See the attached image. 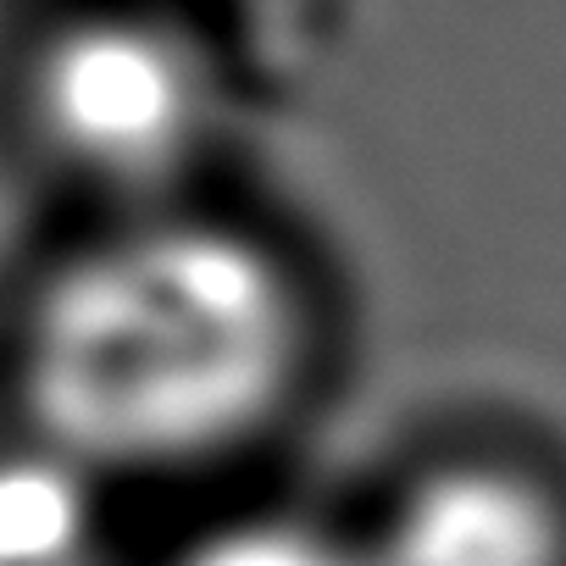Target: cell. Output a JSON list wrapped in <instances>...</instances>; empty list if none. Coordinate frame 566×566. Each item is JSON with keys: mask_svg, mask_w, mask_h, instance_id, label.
<instances>
[{"mask_svg": "<svg viewBox=\"0 0 566 566\" xmlns=\"http://www.w3.org/2000/svg\"><path fill=\"white\" fill-rule=\"evenodd\" d=\"M323 312L295 255L200 200L73 222L0 317L7 433L117 489L250 461L306 406Z\"/></svg>", "mask_w": 566, "mask_h": 566, "instance_id": "obj_1", "label": "cell"}, {"mask_svg": "<svg viewBox=\"0 0 566 566\" xmlns=\"http://www.w3.org/2000/svg\"><path fill=\"white\" fill-rule=\"evenodd\" d=\"M222 123V56L167 0H56L0 56V134L73 222L200 200Z\"/></svg>", "mask_w": 566, "mask_h": 566, "instance_id": "obj_2", "label": "cell"}, {"mask_svg": "<svg viewBox=\"0 0 566 566\" xmlns=\"http://www.w3.org/2000/svg\"><path fill=\"white\" fill-rule=\"evenodd\" d=\"M367 566H566V483L516 450L417 461L361 527Z\"/></svg>", "mask_w": 566, "mask_h": 566, "instance_id": "obj_3", "label": "cell"}, {"mask_svg": "<svg viewBox=\"0 0 566 566\" xmlns=\"http://www.w3.org/2000/svg\"><path fill=\"white\" fill-rule=\"evenodd\" d=\"M112 494L0 428V566H117Z\"/></svg>", "mask_w": 566, "mask_h": 566, "instance_id": "obj_4", "label": "cell"}, {"mask_svg": "<svg viewBox=\"0 0 566 566\" xmlns=\"http://www.w3.org/2000/svg\"><path fill=\"white\" fill-rule=\"evenodd\" d=\"M161 566H367L361 533L301 511H244L189 533Z\"/></svg>", "mask_w": 566, "mask_h": 566, "instance_id": "obj_5", "label": "cell"}]
</instances>
